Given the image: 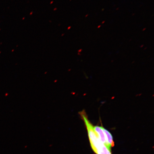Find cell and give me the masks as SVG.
<instances>
[{
	"instance_id": "1",
	"label": "cell",
	"mask_w": 154,
	"mask_h": 154,
	"mask_svg": "<svg viewBox=\"0 0 154 154\" xmlns=\"http://www.w3.org/2000/svg\"><path fill=\"white\" fill-rule=\"evenodd\" d=\"M79 114L85 124L90 145L94 152L96 154H112L111 151L98 137L94 130V126L88 120L85 111L80 112Z\"/></svg>"
},
{
	"instance_id": "2",
	"label": "cell",
	"mask_w": 154,
	"mask_h": 154,
	"mask_svg": "<svg viewBox=\"0 0 154 154\" xmlns=\"http://www.w3.org/2000/svg\"><path fill=\"white\" fill-rule=\"evenodd\" d=\"M103 130L105 135L107 147L111 151V149L112 147L114 146V142L113 141L112 135L109 131L104 128H103Z\"/></svg>"
},
{
	"instance_id": "3",
	"label": "cell",
	"mask_w": 154,
	"mask_h": 154,
	"mask_svg": "<svg viewBox=\"0 0 154 154\" xmlns=\"http://www.w3.org/2000/svg\"><path fill=\"white\" fill-rule=\"evenodd\" d=\"M103 126H94V130L97 134L98 137H99L101 141L107 146V142L106 141L105 134L103 130Z\"/></svg>"
}]
</instances>
